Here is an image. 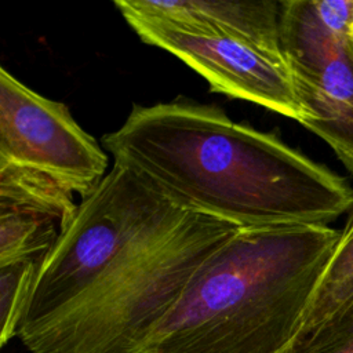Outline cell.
Returning a JSON list of instances; mask_svg holds the SVG:
<instances>
[{
  "mask_svg": "<svg viewBox=\"0 0 353 353\" xmlns=\"http://www.w3.org/2000/svg\"><path fill=\"white\" fill-rule=\"evenodd\" d=\"M353 298V208L307 307L296 342Z\"/></svg>",
  "mask_w": 353,
  "mask_h": 353,
  "instance_id": "10",
  "label": "cell"
},
{
  "mask_svg": "<svg viewBox=\"0 0 353 353\" xmlns=\"http://www.w3.org/2000/svg\"><path fill=\"white\" fill-rule=\"evenodd\" d=\"M341 230L239 229L199 269L142 353H292Z\"/></svg>",
  "mask_w": 353,
  "mask_h": 353,
  "instance_id": "2",
  "label": "cell"
},
{
  "mask_svg": "<svg viewBox=\"0 0 353 353\" xmlns=\"http://www.w3.org/2000/svg\"><path fill=\"white\" fill-rule=\"evenodd\" d=\"M101 145L178 208L239 229L327 225L353 208L343 178L215 105H134Z\"/></svg>",
  "mask_w": 353,
  "mask_h": 353,
  "instance_id": "1",
  "label": "cell"
},
{
  "mask_svg": "<svg viewBox=\"0 0 353 353\" xmlns=\"http://www.w3.org/2000/svg\"><path fill=\"white\" fill-rule=\"evenodd\" d=\"M188 214L113 163L41 262L22 324L66 305ZM21 324V325H22Z\"/></svg>",
  "mask_w": 353,
  "mask_h": 353,
  "instance_id": "4",
  "label": "cell"
},
{
  "mask_svg": "<svg viewBox=\"0 0 353 353\" xmlns=\"http://www.w3.org/2000/svg\"><path fill=\"white\" fill-rule=\"evenodd\" d=\"M61 232V225L51 218L0 210V266L22 259L44 261Z\"/></svg>",
  "mask_w": 353,
  "mask_h": 353,
  "instance_id": "11",
  "label": "cell"
},
{
  "mask_svg": "<svg viewBox=\"0 0 353 353\" xmlns=\"http://www.w3.org/2000/svg\"><path fill=\"white\" fill-rule=\"evenodd\" d=\"M41 259H22L0 266V345L18 335Z\"/></svg>",
  "mask_w": 353,
  "mask_h": 353,
  "instance_id": "12",
  "label": "cell"
},
{
  "mask_svg": "<svg viewBox=\"0 0 353 353\" xmlns=\"http://www.w3.org/2000/svg\"><path fill=\"white\" fill-rule=\"evenodd\" d=\"M141 14L160 18L185 32L240 40L285 63L280 21L281 1L123 0Z\"/></svg>",
  "mask_w": 353,
  "mask_h": 353,
  "instance_id": "8",
  "label": "cell"
},
{
  "mask_svg": "<svg viewBox=\"0 0 353 353\" xmlns=\"http://www.w3.org/2000/svg\"><path fill=\"white\" fill-rule=\"evenodd\" d=\"M114 7L145 44L179 58L205 79L212 92L302 121L303 109L287 63L236 39L185 32L160 18L128 8L123 0H116Z\"/></svg>",
  "mask_w": 353,
  "mask_h": 353,
  "instance_id": "7",
  "label": "cell"
},
{
  "mask_svg": "<svg viewBox=\"0 0 353 353\" xmlns=\"http://www.w3.org/2000/svg\"><path fill=\"white\" fill-rule=\"evenodd\" d=\"M237 230L188 212L74 299L22 324L17 336L30 353H142L203 263Z\"/></svg>",
  "mask_w": 353,
  "mask_h": 353,
  "instance_id": "3",
  "label": "cell"
},
{
  "mask_svg": "<svg viewBox=\"0 0 353 353\" xmlns=\"http://www.w3.org/2000/svg\"><path fill=\"white\" fill-rule=\"evenodd\" d=\"M292 353H353V298L301 338Z\"/></svg>",
  "mask_w": 353,
  "mask_h": 353,
  "instance_id": "13",
  "label": "cell"
},
{
  "mask_svg": "<svg viewBox=\"0 0 353 353\" xmlns=\"http://www.w3.org/2000/svg\"><path fill=\"white\" fill-rule=\"evenodd\" d=\"M280 34L301 124L353 174V28L328 23L314 0H283Z\"/></svg>",
  "mask_w": 353,
  "mask_h": 353,
  "instance_id": "5",
  "label": "cell"
},
{
  "mask_svg": "<svg viewBox=\"0 0 353 353\" xmlns=\"http://www.w3.org/2000/svg\"><path fill=\"white\" fill-rule=\"evenodd\" d=\"M73 196L69 188L46 172L0 163V210L43 215L57 221L63 230L79 205Z\"/></svg>",
  "mask_w": 353,
  "mask_h": 353,
  "instance_id": "9",
  "label": "cell"
},
{
  "mask_svg": "<svg viewBox=\"0 0 353 353\" xmlns=\"http://www.w3.org/2000/svg\"><path fill=\"white\" fill-rule=\"evenodd\" d=\"M0 163L46 172L80 199L95 190L109 165L105 149L66 105L33 91L0 68Z\"/></svg>",
  "mask_w": 353,
  "mask_h": 353,
  "instance_id": "6",
  "label": "cell"
}]
</instances>
